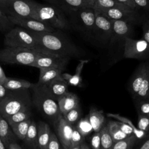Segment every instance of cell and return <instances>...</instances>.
<instances>
[{
    "label": "cell",
    "instance_id": "44",
    "mask_svg": "<svg viewBox=\"0 0 149 149\" xmlns=\"http://www.w3.org/2000/svg\"><path fill=\"white\" fill-rule=\"evenodd\" d=\"M117 124L120 128V129L126 135L130 136L133 134L134 135V131L132 127H131L130 126H129L127 124L123 123L122 122H119L116 120Z\"/></svg>",
    "mask_w": 149,
    "mask_h": 149
},
{
    "label": "cell",
    "instance_id": "43",
    "mask_svg": "<svg viewBox=\"0 0 149 149\" xmlns=\"http://www.w3.org/2000/svg\"><path fill=\"white\" fill-rule=\"evenodd\" d=\"M100 132H95L91 136L90 144L92 149H100Z\"/></svg>",
    "mask_w": 149,
    "mask_h": 149
},
{
    "label": "cell",
    "instance_id": "40",
    "mask_svg": "<svg viewBox=\"0 0 149 149\" xmlns=\"http://www.w3.org/2000/svg\"><path fill=\"white\" fill-rule=\"evenodd\" d=\"M137 128L149 134V117L138 115Z\"/></svg>",
    "mask_w": 149,
    "mask_h": 149
},
{
    "label": "cell",
    "instance_id": "26",
    "mask_svg": "<svg viewBox=\"0 0 149 149\" xmlns=\"http://www.w3.org/2000/svg\"><path fill=\"white\" fill-rule=\"evenodd\" d=\"M32 84L33 83L26 80L8 77V79L3 86L8 90H30Z\"/></svg>",
    "mask_w": 149,
    "mask_h": 149
},
{
    "label": "cell",
    "instance_id": "22",
    "mask_svg": "<svg viewBox=\"0 0 149 149\" xmlns=\"http://www.w3.org/2000/svg\"><path fill=\"white\" fill-rule=\"evenodd\" d=\"M88 59H80L79 63L76 66L74 74H69L66 73H63L62 77L66 80L69 86L74 87H81L82 77L81 73L84 66V65L88 63Z\"/></svg>",
    "mask_w": 149,
    "mask_h": 149
},
{
    "label": "cell",
    "instance_id": "4",
    "mask_svg": "<svg viewBox=\"0 0 149 149\" xmlns=\"http://www.w3.org/2000/svg\"><path fill=\"white\" fill-rule=\"evenodd\" d=\"M34 19L44 22L58 30L71 29L66 14L59 8L49 3H41L31 0Z\"/></svg>",
    "mask_w": 149,
    "mask_h": 149
},
{
    "label": "cell",
    "instance_id": "8",
    "mask_svg": "<svg viewBox=\"0 0 149 149\" xmlns=\"http://www.w3.org/2000/svg\"><path fill=\"white\" fill-rule=\"evenodd\" d=\"M40 53L37 51L19 47H7L0 50V62L30 66Z\"/></svg>",
    "mask_w": 149,
    "mask_h": 149
},
{
    "label": "cell",
    "instance_id": "49",
    "mask_svg": "<svg viewBox=\"0 0 149 149\" xmlns=\"http://www.w3.org/2000/svg\"><path fill=\"white\" fill-rule=\"evenodd\" d=\"M83 1L86 7L94 8L97 0H83Z\"/></svg>",
    "mask_w": 149,
    "mask_h": 149
},
{
    "label": "cell",
    "instance_id": "18",
    "mask_svg": "<svg viewBox=\"0 0 149 149\" xmlns=\"http://www.w3.org/2000/svg\"><path fill=\"white\" fill-rule=\"evenodd\" d=\"M47 3L54 5L61 9L66 15L86 7L83 0H43Z\"/></svg>",
    "mask_w": 149,
    "mask_h": 149
},
{
    "label": "cell",
    "instance_id": "41",
    "mask_svg": "<svg viewBox=\"0 0 149 149\" xmlns=\"http://www.w3.org/2000/svg\"><path fill=\"white\" fill-rule=\"evenodd\" d=\"M143 39L149 44V15L146 16L142 23Z\"/></svg>",
    "mask_w": 149,
    "mask_h": 149
},
{
    "label": "cell",
    "instance_id": "7",
    "mask_svg": "<svg viewBox=\"0 0 149 149\" xmlns=\"http://www.w3.org/2000/svg\"><path fill=\"white\" fill-rule=\"evenodd\" d=\"M66 15L71 29L76 30L87 38H92L95 16L94 8L84 7Z\"/></svg>",
    "mask_w": 149,
    "mask_h": 149
},
{
    "label": "cell",
    "instance_id": "24",
    "mask_svg": "<svg viewBox=\"0 0 149 149\" xmlns=\"http://www.w3.org/2000/svg\"><path fill=\"white\" fill-rule=\"evenodd\" d=\"M37 130L38 148L40 149H47L51 133L49 126L41 121L37 125Z\"/></svg>",
    "mask_w": 149,
    "mask_h": 149
},
{
    "label": "cell",
    "instance_id": "9",
    "mask_svg": "<svg viewBox=\"0 0 149 149\" xmlns=\"http://www.w3.org/2000/svg\"><path fill=\"white\" fill-rule=\"evenodd\" d=\"M3 44L7 47H19L38 51V44L31 33L19 26H14L5 33Z\"/></svg>",
    "mask_w": 149,
    "mask_h": 149
},
{
    "label": "cell",
    "instance_id": "11",
    "mask_svg": "<svg viewBox=\"0 0 149 149\" xmlns=\"http://www.w3.org/2000/svg\"><path fill=\"white\" fill-rule=\"evenodd\" d=\"M95 16L92 38L107 47L112 34V20L95 10Z\"/></svg>",
    "mask_w": 149,
    "mask_h": 149
},
{
    "label": "cell",
    "instance_id": "21",
    "mask_svg": "<svg viewBox=\"0 0 149 149\" xmlns=\"http://www.w3.org/2000/svg\"><path fill=\"white\" fill-rule=\"evenodd\" d=\"M91 125L94 132H99L105 125V118L102 110L94 107L90 108L88 114Z\"/></svg>",
    "mask_w": 149,
    "mask_h": 149
},
{
    "label": "cell",
    "instance_id": "2",
    "mask_svg": "<svg viewBox=\"0 0 149 149\" xmlns=\"http://www.w3.org/2000/svg\"><path fill=\"white\" fill-rule=\"evenodd\" d=\"M112 20V34L108 45L107 59L109 65L117 63L123 58L125 40L132 37L134 24L121 20Z\"/></svg>",
    "mask_w": 149,
    "mask_h": 149
},
{
    "label": "cell",
    "instance_id": "30",
    "mask_svg": "<svg viewBox=\"0 0 149 149\" xmlns=\"http://www.w3.org/2000/svg\"><path fill=\"white\" fill-rule=\"evenodd\" d=\"M31 122V120L29 119L14 124L10 126L16 137L20 140H24Z\"/></svg>",
    "mask_w": 149,
    "mask_h": 149
},
{
    "label": "cell",
    "instance_id": "34",
    "mask_svg": "<svg viewBox=\"0 0 149 149\" xmlns=\"http://www.w3.org/2000/svg\"><path fill=\"white\" fill-rule=\"evenodd\" d=\"M137 140V137L133 134L125 140L114 143L111 149H132Z\"/></svg>",
    "mask_w": 149,
    "mask_h": 149
},
{
    "label": "cell",
    "instance_id": "31",
    "mask_svg": "<svg viewBox=\"0 0 149 149\" xmlns=\"http://www.w3.org/2000/svg\"><path fill=\"white\" fill-rule=\"evenodd\" d=\"M117 8L122 9H134L128 6L118 2L114 0H97L94 9ZM136 10V9H135Z\"/></svg>",
    "mask_w": 149,
    "mask_h": 149
},
{
    "label": "cell",
    "instance_id": "46",
    "mask_svg": "<svg viewBox=\"0 0 149 149\" xmlns=\"http://www.w3.org/2000/svg\"><path fill=\"white\" fill-rule=\"evenodd\" d=\"M114 1H115L118 2H119V3H121L122 4H124L126 6H128L136 10L135 4L133 0H114Z\"/></svg>",
    "mask_w": 149,
    "mask_h": 149
},
{
    "label": "cell",
    "instance_id": "27",
    "mask_svg": "<svg viewBox=\"0 0 149 149\" xmlns=\"http://www.w3.org/2000/svg\"><path fill=\"white\" fill-rule=\"evenodd\" d=\"M107 130L114 143L123 140L129 136L125 134L119 127L116 120H108L105 125Z\"/></svg>",
    "mask_w": 149,
    "mask_h": 149
},
{
    "label": "cell",
    "instance_id": "51",
    "mask_svg": "<svg viewBox=\"0 0 149 149\" xmlns=\"http://www.w3.org/2000/svg\"><path fill=\"white\" fill-rule=\"evenodd\" d=\"M80 149H90V148L85 142H83L80 145Z\"/></svg>",
    "mask_w": 149,
    "mask_h": 149
},
{
    "label": "cell",
    "instance_id": "23",
    "mask_svg": "<svg viewBox=\"0 0 149 149\" xmlns=\"http://www.w3.org/2000/svg\"><path fill=\"white\" fill-rule=\"evenodd\" d=\"M0 137L4 143L6 148L12 143H16V136L13 133L7 121L0 113Z\"/></svg>",
    "mask_w": 149,
    "mask_h": 149
},
{
    "label": "cell",
    "instance_id": "48",
    "mask_svg": "<svg viewBox=\"0 0 149 149\" xmlns=\"http://www.w3.org/2000/svg\"><path fill=\"white\" fill-rule=\"evenodd\" d=\"M8 91L3 85L0 84V101L6 95Z\"/></svg>",
    "mask_w": 149,
    "mask_h": 149
},
{
    "label": "cell",
    "instance_id": "5",
    "mask_svg": "<svg viewBox=\"0 0 149 149\" xmlns=\"http://www.w3.org/2000/svg\"><path fill=\"white\" fill-rule=\"evenodd\" d=\"M32 105L29 89L9 90L0 101V113L5 119L26 107H32Z\"/></svg>",
    "mask_w": 149,
    "mask_h": 149
},
{
    "label": "cell",
    "instance_id": "28",
    "mask_svg": "<svg viewBox=\"0 0 149 149\" xmlns=\"http://www.w3.org/2000/svg\"><path fill=\"white\" fill-rule=\"evenodd\" d=\"M31 107H26L19 112L15 113V114L10 116L9 117L5 118V119L9 123V126H11L30 119L31 116Z\"/></svg>",
    "mask_w": 149,
    "mask_h": 149
},
{
    "label": "cell",
    "instance_id": "33",
    "mask_svg": "<svg viewBox=\"0 0 149 149\" xmlns=\"http://www.w3.org/2000/svg\"><path fill=\"white\" fill-rule=\"evenodd\" d=\"M100 149H111L114 142L113 141L106 125L100 130Z\"/></svg>",
    "mask_w": 149,
    "mask_h": 149
},
{
    "label": "cell",
    "instance_id": "15",
    "mask_svg": "<svg viewBox=\"0 0 149 149\" xmlns=\"http://www.w3.org/2000/svg\"><path fill=\"white\" fill-rule=\"evenodd\" d=\"M71 59L48 54H40L30 66L40 69L65 67Z\"/></svg>",
    "mask_w": 149,
    "mask_h": 149
},
{
    "label": "cell",
    "instance_id": "25",
    "mask_svg": "<svg viewBox=\"0 0 149 149\" xmlns=\"http://www.w3.org/2000/svg\"><path fill=\"white\" fill-rule=\"evenodd\" d=\"M23 141L32 149L39 148L38 145L37 125L36 122L31 120L26 136Z\"/></svg>",
    "mask_w": 149,
    "mask_h": 149
},
{
    "label": "cell",
    "instance_id": "13",
    "mask_svg": "<svg viewBox=\"0 0 149 149\" xmlns=\"http://www.w3.org/2000/svg\"><path fill=\"white\" fill-rule=\"evenodd\" d=\"M108 19L129 22L134 25L141 24L146 17L135 9H122L117 8L94 9Z\"/></svg>",
    "mask_w": 149,
    "mask_h": 149
},
{
    "label": "cell",
    "instance_id": "45",
    "mask_svg": "<svg viewBox=\"0 0 149 149\" xmlns=\"http://www.w3.org/2000/svg\"><path fill=\"white\" fill-rule=\"evenodd\" d=\"M142 143L138 149H149V134H148L143 140Z\"/></svg>",
    "mask_w": 149,
    "mask_h": 149
},
{
    "label": "cell",
    "instance_id": "20",
    "mask_svg": "<svg viewBox=\"0 0 149 149\" xmlns=\"http://www.w3.org/2000/svg\"><path fill=\"white\" fill-rule=\"evenodd\" d=\"M65 69V67L40 69L39 78L37 83L40 85L47 84L61 76Z\"/></svg>",
    "mask_w": 149,
    "mask_h": 149
},
{
    "label": "cell",
    "instance_id": "12",
    "mask_svg": "<svg viewBox=\"0 0 149 149\" xmlns=\"http://www.w3.org/2000/svg\"><path fill=\"white\" fill-rule=\"evenodd\" d=\"M123 58L134 59L144 61L149 59V44L143 38L133 39L127 37L125 40Z\"/></svg>",
    "mask_w": 149,
    "mask_h": 149
},
{
    "label": "cell",
    "instance_id": "39",
    "mask_svg": "<svg viewBox=\"0 0 149 149\" xmlns=\"http://www.w3.org/2000/svg\"><path fill=\"white\" fill-rule=\"evenodd\" d=\"M83 142H84V137L77 130L76 127L73 126V129L70 140V146H80Z\"/></svg>",
    "mask_w": 149,
    "mask_h": 149
},
{
    "label": "cell",
    "instance_id": "10",
    "mask_svg": "<svg viewBox=\"0 0 149 149\" xmlns=\"http://www.w3.org/2000/svg\"><path fill=\"white\" fill-rule=\"evenodd\" d=\"M0 9L8 17L34 19L31 0H0Z\"/></svg>",
    "mask_w": 149,
    "mask_h": 149
},
{
    "label": "cell",
    "instance_id": "19",
    "mask_svg": "<svg viewBox=\"0 0 149 149\" xmlns=\"http://www.w3.org/2000/svg\"><path fill=\"white\" fill-rule=\"evenodd\" d=\"M59 110L63 115L70 110L80 105L79 98L74 93L68 92L57 101Z\"/></svg>",
    "mask_w": 149,
    "mask_h": 149
},
{
    "label": "cell",
    "instance_id": "36",
    "mask_svg": "<svg viewBox=\"0 0 149 149\" xmlns=\"http://www.w3.org/2000/svg\"><path fill=\"white\" fill-rule=\"evenodd\" d=\"M138 115L149 117V99L134 102Z\"/></svg>",
    "mask_w": 149,
    "mask_h": 149
},
{
    "label": "cell",
    "instance_id": "17",
    "mask_svg": "<svg viewBox=\"0 0 149 149\" xmlns=\"http://www.w3.org/2000/svg\"><path fill=\"white\" fill-rule=\"evenodd\" d=\"M44 85L49 94L56 101L59 98L69 92V84L62 77V75Z\"/></svg>",
    "mask_w": 149,
    "mask_h": 149
},
{
    "label": "cell",
    "instance_id": "52",
    "mask_svg": "<svg viewBox=\"0 0 149 149\" xmlns=\"http://www.w3.org/2000/svg\"><path fill=\"white\" fill-rule=\"evenodd\" d=\"M0 149H7L4 143L1 139V137H0Z\"/></svg>",
    "mask_w": 149,
    "mask_h": 149
},
{
    "label": "cell",
    "instance_id": "14",
    "mask_svg": "<svg viewBox=\"0 0 149 149\" xmlns=\"http://www.w3.org/2000/svg\"><path fill=\"white\" fill-rule=\"evenodd\" d=\"M14 26L21 27L33 32H52L56 30L47 23L27 17H8Z\"/></svg>",
    "mask_w": 149,
    "mask_h": 149
},
{
    "label": "cell",
    "instance_id": "53",
    "mask_svg": "<svg viewBox=\"0 0 149 149\" xmlns=\"http://www.w3.org/2000/svg\"><path fill=\"white\" fill-rule=\"evenodd\" d=\"M68 149H80V146H70Z\"/></svg>",
    "mask_w": 149,
    "mask_h": 149
},
{
    "label": "cell",
    "instance_id": "3",
    "mask_svg": "<svg viewBox=\"0 0 149 149\" xmlns=\"http://www.w3.org/2000/svg\"><path fill=\"white\" fill-rule=\"evenodd\" d=\"M30 90L31 91L33 105L55 125L59 118L62 115L57 101L49 94L45 85L33 83Z\"/></svg>",
    "mask_w": 149,
    "mask_h": 149
},
{
    "label": "cell",
    "instance_id": "16",
    "mask_svg": "<svg viewBox=\"0 0 149 149\" xmlns=\"http://www.w3.org/2000/svg\"><path fill=\"white\" fill-rule=\"evenodd\" d=\"M55 127L59 139L64 149H68L70 146L71 137L73 126L64 119L61 115L55 124Z\"/></svg>",
    "mask_w": 149,
    "mask_h": 149
},
{
    "label": "cell",
    "instance_id": "29",
    "mask_svg": "<svg viewBox=\"0 0 149 149\" xmlns=\"http://www.w3.org/2000/svg\"><path fill=\"white\" fill-rule=\"evenodd\" d=\"M107 116L108 117H110V118H113L118 121L126 123L129 126H130L131 127H132L134 131V136L137 137V139L138 140H143L148 134L147 133L137 128V127L134 126V125L133 123V122L129 119H128L125 116H121L119 114L111 113H107Z\"/></svg>",
    "mask_w": 149,
    "mask_h": 149
},
{
    "label": "cell",
    "instance_id": "50",
    "mask_svg": "<svg viewBox=\"0 0 149 149\" xmlns=\"http://www.w3.org/2000/svg\"><path fill=\"white\" fill-rule=\"evenodd\" d=\"M7 149H22V147L16 143H10Z\"/></svg>",
    "mask_w": 149,
    "mask_h": 149
},
{
    "label": "cell",
    "instance_id": "6",
    "mask_svg": "<svg viewBox=\"0 0 149 149\" xmlns=\"http://www.w3.org/2000/svg\"><path fill=\"white\" fill-rule=\"evenodd\" d=\"M127 90L132 99L149 98V59L141 61L129 79Z\"/></svg>",
    "mask_w": 149,
    "mask_h": 149
},
{
    "label": "cell",
    "instance_id": "35",
    "mask_svg": "<svg viewBox=\"0 0 149 149\" xmlns=\"http://www.w3.org/2000/svg\"><path fill=\"white\" fill-rule=\"evenodd\" d=\"M81 115V111L80 105H79L62 115V116L65 120L73 126L74 123H77L80 119Z\"/></svg>",
    "mask_w": 149,
    "mask_h": 149
},
{
    "label": "cell",
    "instance_id": "47",
    "mask_svg": "<svg viewBox=\"0 0 149 149\" xmlns=\"http://www.w3.org/2000/svg\"><path fill=\"white\" fill-rule=\"evenodd\" d=\"M7 79L8 77L6 76L5 72L3 71L1 66L0 65V84L3 85L6 82Z\"/></svg>",
    "mask_w": 149,
    "mask_h": 149
},
{
    "label": "cell",
    "instance_id": "32",
    "mask_svg": "<svg viewBox=\"0 0 149 149\" xmlns=\"http://www.w3.org/2000/svg\"><path fill=\"white\" fill-rule=\"evenodd\" d=\"M75 127L81 133V134L84 137L93 132V129L90 122L88 115L84 118H80V119L77 122Z\"/></svg>",
    "mask_w": 149,
    "mask_h": 149
},
{
    "label": "cell",
    "instance_id": "42",
    "mask_svg": "<svg viewBox=\"0 0 149 149\" xmlns=\"http://www.w3.org/2000/svg\"><path fill=\"white\" fill-rule=\"evenodd\" d=\"M47 149H61L60 143L56 136L52 132L51 133L50 139Z\"/></svg>",
    "mask_w": 149,
    "mask_h": 149
},
{
    "label": "cell",
    "instance_id": "1",
    "mask_svg": "<svg viewBox=\"0 0 149 149\" xmlns=\"http://www.w3.org/2000/svg\"><path fill=\"white\" fill-rule=\"evenodd\" d=\"M30 31L36 40L40 53L70 59L81 58L86 55L85 52L61 30L40 33Z\"/></svg>",
    "mask_w": 149,
    "mask_h": 149
},
{
    "label": "cell",
    "instance_id": "38",
    "mask_svg": "<svg viewBox=\"0 0 149 149\" xmlns=\"http://www.w3.org/2000/svg\"><path fill=\"white\" fill-rule=\"evenodd\" d=\"M136 10L145 17L149 15V0H133Z\"/></svg>",
    "mask_w": 149,
    "mask_h": 149
},
{
    "label": "cell",
    "instance_id": "37",
    "mask_svg": "<svg viewBox=\"0 0 149 149\" xmlns=\"http://www.w3.org/2000/svg\"><path fill=\"white\" fill-rule=\"evenodd\" d=\"M14 26L8 17L0 9V31L6 33Z\"/></svg>",
    "mask_w": 149,
    "mask_h": 149
}]
</instances>
